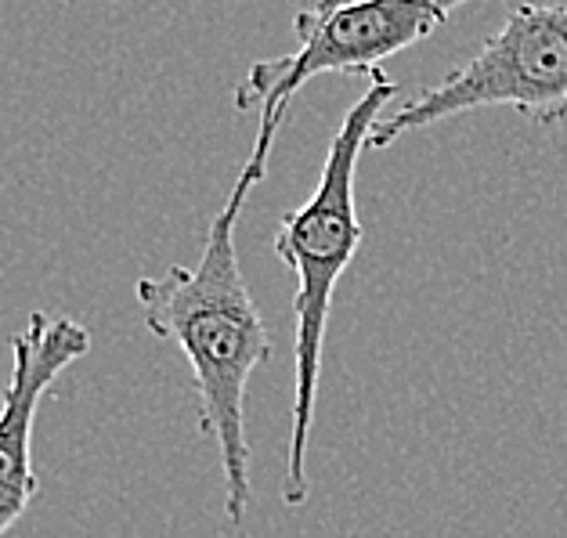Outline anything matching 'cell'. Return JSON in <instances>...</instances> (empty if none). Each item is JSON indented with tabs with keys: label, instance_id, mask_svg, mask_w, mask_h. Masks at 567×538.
<instances>
[{
	"label": "cell",
	"instance_id": "cell-1",
	"mask_svg": "<svg viewBox=\"0 0 567 538\" xmlns=\"http://www.w3.org/2000/svg\"><path fill=\"white\" fill-rule=\"evenodd\" d=\"M257 185V177L243 167L206 231L196 265H171L156 279L137 282L145 329L188 358L203 434L214 437L220 455L225 514L231 524L246 520L254 499L246 387L254 372L271 358L268 325L260 319V308L239 268V250H235V225Z\"/></svg>",
	"mask_w": 567,
	"mask_h": 538
},
{
	"label": "cell",
	"instance_id": "cell-2",
	"mask_svg": "<svg viewBox=\"0 0 567 538\" xmlns=\"http://www.w3.org/2000/svg\"><path fill=\"white\" fill-rule=\"evenodd\" d=\"M398 94V84L386 73L369 80L365 94L340 120L308 203L289 210L275 231V257L297 275L293 297V431H289V459L282 477V503L303 506L311 495L308 485V445L318 402V376H322V348L329 308H333L337 282L362 250L365 228L358 217L354 174L358 159L369 148L372 127L380 123L386 102Z\"/></svg>",
	"mask_w": 567,
	"mask_h": 538
},
{
	"label": "cell",
	"instance_id": "cell-3",
	"mask_svg": "<svg viewBox=\"0 0 567 538\" xmlns=\"http://www.w3.org/2000/svg\"><path fill=\"white\" fill-rule=\"evenodd\" d=\"M477 0H315L293 19L297 51L282 59L254 62L243 84L235 87V108H257V142L246 167L257 177L268 174V159L282 120L297 91L315 76L340 73L377 80L383 62L416 48L455 8Z\"/></svg>",
	"mask_w": 567,
	"mask_h": 538
},
{
	"label": "cell",
	"instance_id": "cell-4",
	"mask_svg": "<svg viewBox=\"0 0 567 538\" xmlns=\"http://www.w3.org/2000/svg\"><path fill=\"white\" fill-rule=\"evenodd\" d=\"M492 105L517 108L543 127L567 120V8L532 0L517 4L474 59L409 99L398 113H383L369 148H386L401 134Z\"/></svg>",
	"mask_w": 567,
	"mask_h": 538
},
{
	"label": "cell",
	"instance_id": "cell-5",
	"mask_svg": "<svg viewBox=\"0 0 567 538\" xmlns=\"http://www.w3.org/2000/svg\"><path fill=\"white\" fill-rule=\"evenodd\" d=\"M91 351L87 325L33 311L11 337V376L0 397V538L30 509L40 488L33 466L37 408L62 372Z\"/></svg>",
	"mask_w": 567,
	"mask_h": 538
}]
</instances>
